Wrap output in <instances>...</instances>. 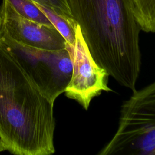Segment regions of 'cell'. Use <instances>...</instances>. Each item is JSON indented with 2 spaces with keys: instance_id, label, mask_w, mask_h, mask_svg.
Segmentation results:
<instances>
[{
  "instance_id": "obj_1",
  "label": "cell",
  "mask_w": 155,
  "mask_h": 155,
  "mask_svg": "<svg viewBox=\"0 0 155 155\" xmlns=\"http://www.w3.org/2000/svg\"><path fill=\"white\" fill-rule=\"evenodd\" d=\"M54 104L0 41V139L16 155L55 152Z\"/></svg>"
},
{
  "instance_id": "obj_2",
  "label": "cell",
  "mask_w": 155,
  "mask_h": 155,
  "mask_svg": "<svg viewBox=\"0 0 155 155\" xmlns=\"http://www.w3.org/2000/svg\"><path fill=\"white\" fill-rule=\"evenodd\" d=\"M96 63L119 84L136 90L141 67L140 29L133 0H68Z\"/></svg>"
},
{
  "instance_id": "obj_3",
  "label": "cell",
  "mask_w": 155,
  "mask_h": 155,
  "mask_svg": "<svg viewBox=\"0 0 155 155\" xmlns=\"http://www.w3.org/2000/svg\"><path fill=\"white\" fill-rule=\"evenodd\" d=\"M97 154L155 155V81L123 103L117 128Z\"/></svg>"
},
{
  "instance_id": "obj_4",
  "label": "cell",
  "mask_w": 155,
  "mask_h": 155,
  "mask_svg": "<svg viewBox=\"0 0 155 155\" xmlns=\"http://www.w3.org/2000/svg\"><path fill=\"white\" fill-rule=\"evenodd\" d=\"M0 41L51 102L64 93L72 76L73 47L67 42L65 48L45 50L21 44L0 32Z\"/></svg>"
},
{
  "instance_id": "obj_5",
  "label": "cell",
  "mask_w": 155,
  "mask_h": 155,
  "mask_svg": "<svg viewBox=\"0 0 155 155\" xmlns=\"http://www.w3.org/2000/svg\"><path fill=\"white\" fill-rule=\"evenodd\" d=\"M72 59V76L64 93L68 98L75 100L87 110L94 97L103 91L111 90L108 86V73L93 59L78 24L75 31Z\"/></svg>"
},
{
  "instance_id": "obj_6",
  "label": "cell",
  "mask_w": 155,
  "mask_h": 155,
  "mask_svg": "<svg viewBox=\"0 0 155 155\" xmlns=\"http://www.w3.org/2000/svg\"><path fill=\"white\" fill-rule=\"evenodd\" d=\"M0 32L21 44L37 48L54 50L67 46L65 39L53 25L23 17L7 0H2L0 5Z\"/></svg>"
},
{
  "instance_id": "obj_7",
  "label": "cell",
  "mask_w": 155,
  "mask_h": 155,
  "mask_svg": "<svg viewBox=\"0 0 155 155\" xmlns=\"http://www.w3.org/2000/svg\"><path fill=\"white\" fill-rule=\"evenodd\" d=\"M39 9L46 15L53 26L64 38L66 42L74 47L75 31L78 24L74 19H70L61 16L51 8L35 2Z\"/></svg>"
},
{
  "instance_id": "obj_8",
  "label": "cell",
  "mask_w": 155,
  "mask_h": 155,
  "mask_svg": "<svg viewBox=\"0 0 155 155\" xmlns=\"http://www.w3.org/2000/svg\"><path fill=\"white\" fill-rule=\"evenodd\" d=\"M134 16L140 30L155 33V0H133Z\"/></svg>"
},
{
  "instance_id": "obj_9",
  "label": "cell",
  "mask_w": 155,
  "mask_h": 155,
  "mask_svg": "<svg viewBox=\"0 0 155 155\" xmlns=\"http://www.w3.org/2000/svg\"><path fill=\"white\" fill-rule=\"evenodd\" d=\"M12 7L23 17L33 21L52 26L46 15L32 0H7Z\"/></svg>"
},
{
  "instance_id": "obj_10",
  "label": "cell",
  "mask_w": 155,
  "mask_h": 155,
  "mask_svg": "<svg viewBox=\"0 0 155 155\" xmlns=\"http://www.w3.org/2000/svg\"><path fill=\"white\" fill-rule=\"evenodd\" d=\"M41 5L48 7L58 15L73 19V16L68 0H32Z\"/></svg>"
},
{
  "instance_id": "obj_11",
  "label": "cell",
  "mask_w": 155,
  "mask_h": 155,
  "mask_svg": "<svg viewBox=\"0 0 155 155\" xmlns=\"http://www.w3.org/2000/svg\"><path fill=\"white\" fill-rule=\"evenodd\" d=\"M6 150V148L5 147V145L4 144V143L2 142V141L0 139V153Z\"/></svg>"
}]
</instances>
